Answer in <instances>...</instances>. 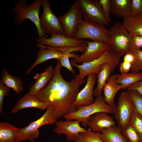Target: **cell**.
Instances as JSON below:
<instances>
[{"instance_id": "ba28073f", "label": "cell", "mask_w": 142, "mask_h": 142, "mask_svg": "<svg viewBox=\"0 0 142 142\" xmlns=\"http://www.w3.org/2000/svg\"><path fill=\"white\" fill-rule=\"evenodd\" d=\"M40 49L38 52L37 57L32 65L26 71V74H29L36 66L52 59L58 60L61 57L75 52H80L83 53L86 45L75 47L55 48L37 44Z\"/></svg>"}, {"instance_id": "d6a6232c", "label": "cell", "mask_w": 142, "mask_h": 142, "mask_svg": "<svg viewBox=\"0 0 142 142\" xmlns=\"http://www.w3.org/2000/svg\"><path fill=\"white\" fill-rule=\"evenodd\" d=\"M79 55L76 54L75 52L66 55L60 58L58 60L59 61L61 67L67 68L70 72L73 74H75V72L72 67L70 63L69 58H72L78 56Z\"/></svg>"}, {"instance_id": "ffe728a7", "label": "cell", "mask_w": 142, "mask_h": 142, "mask_svg": "<svg viewBox=\"0 0 142 142\" xmlns=\"http://www.w3.org/2000/svg\"><path fill=\"white\" fill-rule=\"evenodd\" d=\"M54 69L52 66L47 67L40 74L38 73L34 77L36 80L29 89L28 93L36 96L47 84L52 78L53 75Z\"/></svg>"}, {"instance_id": "2e32d148", "label": "cell", "mask_w": 142, "mask_h": 142, "mask_svg": "<svg viewBox=\"0 0 142 142\" xmlns=\"http://www.w3.org/2000/svg\"><path fill=\"white\" fill-rule=\"evenodd\" d=\"M87 76L86 84L79 92L72 104L73 111L79 107L90 105L94 102L93 97L94 88L96 81V74L93 73Z\"/></svg>"}, {"instance_id": "52a82bcc", "label": "cell", "mask_w": 142, "mask_h": 142, "mask_svg": "<svg viewBox=\"0 0 142 142\" xmlns=\"http://www.w3.org/2000/svg\"><path fill=\"white\" fill-rule=\"evenodd\" d=\"M57 120L53 116L51 109L48 107L42 116L35 121H31L27 126L19 128L15 138L18 142L29 140L33 142L39 136L38 129L43 125H52Z\"/></svg>"}, {"instance_id": "7402d4cb", "label": "cell", "mask_w": 142, "mask_h": 142, "mask_svg": "<svg viewBox=\"0 0 142 142\" xmlns=\"http://www.w3.org/2000/svg\"><path fill=\"white\" fill-rule=\"evenodd\" d=\"M110 12L124 19L132 15L131 0H110Z\"/></svg>"}, {"instance_id": "cb8c5ba5", "label": "cell", "mask_w": 142, "mask_h": 142, "mask_svg": "<svg viewBox=\"0 0 142 142\" xmlns=\"http://www.w3.org/2000/svg\"><path fill=\"white\" fill-rule=\"evenodd\" d=\"M0 80L6 85L12 88L17 94L22 92L23 89V82L19 77L9 74L3 69L1 75Z\"/></svg>"}, {"instance_id": "277c9868", "label": "cell", "mask_w": 142, "mask_h": 142, "mask_svg": "<svg viewBox=\"0 0 142 142\" xmlns=\"http://www.w3.org/2000/svg\"><path fill=\"white\" fill-rule=\"evenodd\" d=\"M114 109L105 102L104 96L101 95L96 97L92 104L79 106L75 111L66 114L64 118L66 120H79L83 126L87 127L88 121L92 115L100 112L113 114Z\"/></svg>"}, {"instance_id": "d590c367", "label": "cell", "mask_w": 142, "mask_h": 142, "mask_svg": "<svg viewBox=\"0 0 142 142\" xmlns=\"http://www.w3.org/2000/svg\"><path fill=\"white\" fill-rule=\"evenodd\" d=\"M131 15L142 13V0H131Z\"/></svg>"}, {"instance_id": "60d3db41", "label": "cell", "mask_w": 142, "mask_h": 142, "mask_svg": "<svg viewBox=\"0 0 142 142\" xmlns=\"http://www.w3.org/2000/svg\"><path fill=\"white\" fill-rule=\"evenodd\" d=\"M0 142H18L15 139L13 140L9 141H0Z\"/></svg>"}, {"instance_id": "836d02e7", "label": "cell", "mask_w": 142, "mask_h": 142, "mask_svg": "<svg viewBox=\"0 0 142 142\" xmlns=\"http://www.w3.org/2000/svg\"><path fill=\"white\" fill-rule=\"evenodd\" d=\"M10 92V88L4 85L0 80V112L2 115L3 114L2 106L4 97L8 95Z\"/></svg>"}, {"instance_id": "e0dca14e", "label": "cell", "mask_w": 142, "mask_h": 142, "mask_svg": "<svg viewBox=\"0 0 142 142\" xmlns=\"http://www.w3.org/2000/svg\"><path fill=\"white\" fill-rule=\"evenodd\" d=\"M108 114L100 112L92 115L88 121L87 127L93 131L101 132L104 129L115 125V121Z\"/></svg>"}, {"instance_id": "4316f807", "label": "cell", "mask_w": 142, "mask_h": 142, "mask_svg": "<svg viewBox=\"0 0 142 142\" xmlns=\"http://www.w3.org/2000/svg\"><path fill=\"white\" fill-rule=\"evenodd\" d=\"M19 128L8 123H0V141H9L15 139Z\"/></svg>"}, {"instance_id": "f35d334b", "label": "cell", "mask_w": 142, "mask_h": 142, "mask_svg": "<svg viewBox=\"0 0 142 142\" xmlns=\"http://www.w3.org/2000/svg\"><path fill=\"white\" fill-rule=\"evenodd\" d=\"M131 69V64L128 62L123 61L119 66V70L121 74H125L129 73Z\"/></svg>"}, {"instance_id": "4fadbf2b", "label": "cell", "mask_w": 142, "mask_h": 142, "mask_svg": "<svg viewBox=\"0 0 142 142\" xmlns=\"http://www.w3.org/2000/svg\"><path fill=\"white\" fill-rule=\"evenodd\" d=\"M37 41L38 44L55 48L78 47L87 43L86 41L62 34L51 35L49 38L43 37L37 39Z\"/></svg>"}, {"instance_id": "30bf717a", "label": "cell", "mask_w": 142, "mask_h": 142, "mask_svg": "<svg viewBox=\"0 0 142 142\" xmlns=\"http://www.w3.org/2000/svg\"><path fill=\"white\" fill-rule=\"evenodd\" d=\"M82 15L77 0L66 13L58 17L65 35L74 38L79 24L83 20Z\"/></svg>"}, {"instance_id": "e575fe53", "label": "cell", "mask_w": 142, "mask_h": 142, "mask_svg": "<svg viewBox=\"0 0 142 142\" xmlns=\"http://www.w3.org/2000/svg\"><path fill=\"white\" fill-rule=\"evenodd\" d=\"M99 1L106 20L108 23L110 22L111 21L110 17L111 9L110 0H99Z\"/></svg>"}, {"instance_id": "ab89813d", "label": "cell", "mask_w": 142, "mask_h": 142, "mask_svg": "<svg viewBox=\"0 0 142 142\" xmlns=\"http://www.w3.org/2000/svg\"><path fill=\"white\" fill-rule=\"evenodd\" d=\"M134 57L133 55L130 52H129L124 55L123 61L130 63L131 64L133 62Z\"/></svg>"}, {"instance_id": "1f68e13d", "label": "cell", "mask_w": 142, "mask_h": 142, "mask_svg": "<svg viewBox=\"0 0 142 142\" xmlns=\"http://www.w3.org/2000/svg\"><path fill=\"white\" fill-rule=\"evenodd\" d=\"M127 92L134 103L135 109L142 117V97L134 90L128 89Z\"/></svg>"}, {"instance_id": "9c48e42d", "label": "cell", "mask_w": 142, "mask_h": 142, "mask_svg": "<svg viewBox=\"0 0 142 142\" xmlns=\"http://www.w3.org/2000/svg\"><path fill=\"white\" fill-rule=\"evenodd\" d=\"M135 109L134 103L127 92L121 93L113 114L118 126L121 130L130 125Z\"/></svg>"}, {"instance_id": "f546056e", "label": "cell", "mask_w": 142, "mask_h": 142, "mask_svg": "<svg viewBox=\"0 0 142 142\" xmlns=\"http://www.w3.org/2000/svg\"><path fill=\"white\" fill-rule=\"evenodd\" d=\"M121 133L126 142H141V138L130 125L121 130Z\"/></svg>"}, {"instance_id": "3957f363", "label": "cell", "mask_w": 142, "mask_h": 142, "mask_svg": "<svg viewBox=\"0 0 142 142\" xmlns=\"http://www.w3.org/2000/svg\"><path fill=\"white\" fill-rule=\"evenodd\" d=\"M109 31L111 40L108 49L114 56L120 59L131 48L132 35L123 23H116L112 26Z\"/></svg>"}, {"instance_id": "5bb4252c", "label": "cell", "mask_w": 142, "mask_h": 142, "mask_svg": "<svg viewBox=\"0 0 142 142\" xmlns=\"http://www.w3.org/2000/svg\"><path fill=\"white\" fill-rule=\"evenodd\" d=\"M87 46L82 55L72 58L71 62L83 63L90 61L102 55L108 48L109 44L97 41H86Z\"/></svg>"}, {"instance_id": "484cf974", "label": "cell", "mask_w": 142, "mask_h": 142, "mask_svg": "<svg viewBox=\"0 0 142 142\" xmlns=\"http://www.w3.org/2000/svg\"><path fill=\"white\" fill-rule=\"evenodd\" d=\"M116 83L125 87L126 89L130 85L142 80V72H134L116 74Z\"/></svg>"}, {"instance_id": "8992f818", "label": "cell", "mask_w": 142, "mask_h": 142, "mask_svg": "<svg viewBox=\"0 0 142 142\" xmlns=\"http://www.w3.org/2000/svg\"><path fill=\"white\" fill-rule=\"evenodd\" d=\"M120 60L114 56L108 48L102 55L90 61L81 64L71 62V63L72 66L76 67L79 70V74L75 75V78L82 80L89 74H97L102 65L106 63H110L114 69L119 64Z\"/></svg>"}, {"instance_id": "44dd1931", "label": "cell", "mask_w": 142, "mask_h": 142, "mask_svg": "<svg viewBox=\"0 0 142 142\" xmlns=\"http://www.w3.org/2000/svg\"><path fill=\"white\" fill-rule=\"evenodd\" d=\"M114 70L112 64L109 63H105L102 65L96 77L97 84L94 90V95L95 97L102 95L103 88Z\"/></svg>"}, {"instance_id": "8d00e7d4", "label": "cell", "mask_w": 142, "mask_h": 142, "mask_svg": "<svg viewBox=\"0 0 142 142\" xmlns=\"http://www.w3.org/2000/svg\"><path fill=\"white\" fill-rule=\"evenodd\" d=\"M131 47L133 49H140L142 48V36H132Z\"/></svg>"}, {"instance_id": "83f0119b", "label": "cell", "mask_w": 142, "mask_h": 142, "mask_svg": "<svg viewBox=\"0 0 142 142\" xmlns=\"http://www.w3.org/2000/svg\"><path fill=\"white\" fill-rule=\"evenodd\" d=\"M101 133L93 131L89 129L80 133L74 142H104L101 138Z\"/></svg>"}, {"instance_id": "ac0fdd59", "label": "cell", "mask_w": 142, "mask_h": 142, "mask_svg": "<svg viewBox=\"0 0 142 142\" xmlns=\"http://www.w3.org/2000/svg\"><path fill=\"white\" fill-rule=\"evenodd\" d=\"M116 74H111L103 89L105 102L114 108L116 106L114 102L116 94L120 89H126L124 87L116 83Z\"/></svg>"}, {"instance_id": "74e56055", "label": "cell", "mask_w": 142, "mask_h": 142, "mask_svg": "<svg viewBox=\"0 0 142 142\" xmlns=\"http://www.w3.org/2000/svg\"><path fill=\"white\" fill-rule=\"evenodd\" d=\"M127 89L135 91L142 97V80L130 85Z\"/></svg>"}, {"instance_id": "f1b7e54d", "label": "cell", "mask_w": 142, "mask_h": 142, "mask_svg": "<svg viewBox=\"0 0 142 142\" xmlns=\"http://www.w3.org/2000/svg\"><path fill=\"white\" fill-rule=\"evenodd\" d=\"M129 52L132 53L134 57L133 62L131 64V72H139L142 70V51L131 48Z\"/></svg>"}, {"instance_id": "5b68a950", "label": "cell", "mask_w": 142, "mask_h": 142, "mask_svg": "<svg viewBox=\"0 0 142 142\" xmlns=\"http://www.w3.org/2000/svg\"><path fill=\"white\" fill-rule=\"evenodd\" d=\"M74 38L79 40L88 39L109 44L111 38L109 30L105 26L83 19L79 24Z\"/></svg>"}, {"instance_id": "7a4b0ae2", "label": "cell", "mask_w": 142, "mask_h": 142, "mask_svg": "<svg viewBox=\"0 0 142 142\" xmlns=\"http://www.w3.org/2000/svg\"><path fill=\"white\" fill-rule=\"evenodd\" d=\"M42 4V0H36L28 5L25 0H19L16 2L13 9L15 14L14 22L21 25L25 19L30 20L36 27L39 38L48 37L43 32L40 25L39 13Z\"/></svg>"}, {"instance_id": "d4e9b609", "label": "cell", "mask_w": 142, "mask_h": 142, "mask_svg": "<svg viewBox=\"0 0 142 142\" xmlns=\"http://www.w3.org/2000/svg\"><path fill=\"white\" fill-rule=\"evenodd\" d=\"M101 133V138L104 142H126L121 130L116 125L104 129Z\"/></svg>"}, {"instance_id": "603a6c76", "label": "cell", "mask_w": 142, "mask_h": 142, "mask_svg": "<svg viewBox=\"0 0 142 142\" xmlns=\"http://www.w3.org/2000/svg\"><path fill=\"white\" fill-rule=\"evenodd\" d=\"M122 23L132 36H142V13L124 19Z\"/></svg>"}, {"instance_id": "b9f144b4", "label": "cell", "mask_w": 142, "mask_h": 142, "mask_svg": "<svg viewBox=\"0 0 142 142\" xmlns=\"http://www.w3.org/2000/svg\"><path fill=\"white\" fill-rule=\"evenodd\" d=\"M141 142H142V139H141Z\"/></svg>"}, {"instance_id": "6da1fadb", "label": "cell", "mask_w": 142, "mask_h": 142, "mask_svg": "<svg viewBox=\"0 0 142 142\" xmlns=\"http://www.w3.org/2000/svg\"><path fill=\"white\" fill-rule=\"evenodd\" d=\"M59 61L54 69L52 78L36 96L40 101L49 104L54 117L57 120L73 112L72 104L79 92L80 87L86 81L75 78L65 80L61 73Z\"/></svg>"}, {"instance_id": "7c38bea8", "label": "cell", "mask_w": 142, "mask_h": 142, "mask_svg": "<svg viewBox=\"0 0 142 142\" xmlns=\"http://www.w3.org/2000/svg\"><path fill=\"white\" fill-rule=\"evenodd\" d=\"M84 20L95 23L104 26L109 24L106 20L99 1L78 0Z\"/></svg>"}, {"instance_id": "4dcf8cb0", "label": "cell", "mask_w": 142, "mask_h": 142, "mask_svg": "<svg viewBox=\"0 0 142 142\" xmlns=\"http://www.w3.org/2000/svg\"><path fill=\"white\" fill-rule=\"evenodd\" d=\"M130 125L142 139V117L135 109L131 118Z\"/></svg>"}, {"instance_id": "9a60e30c", "label": "cell", "mask_w": 142, "mask_h": 142, "mask_svg": "<svg viewBox=\"0 0 142 142\" xmlns=\"http://www.w3.org/2000/svg\"><path fill=\"white\" fill-rule=\"evenodd\" d=\"M80 121L75 120H60L55 123L56 127L54 130L55 133L60 135L64 134L66 136L68 141H74L78 137L79 134L84 132L86 129L82 127L80 125Z\"/></svg>"}, {"instance_id": "8fae6325", "label": "cell", "mask_w": 142, "mask_h": 142, "mask_svg": "<svg viewBox=\"0 0 142 142\" xmlns=\"http://www.w3.org/2000/svg\"><path fill=\"white\" fill-rule=\"evenodd\" d=\"M42 6L43 11L40 17V23L44 33L51 35H64L58 18L51 9L50 1L48 0H42Z\"/></svg>"}, {"instance_id": "d6986e66", "label": "cell", "mask_w": 142, "mask_h": 142, "mask_svg": "<svg viewBox=\"0 0 142 142\" xmlns=\"http://www.w3.org/2000/svg\"><path fill=\"white\" fill-rule=\"evenodd\" d=\"M48 103L42 102L36 96L28 93L19 100L12 109V113H14L26 108H34L43 110L47 109Z\"/></svg>"}]
</instances>
